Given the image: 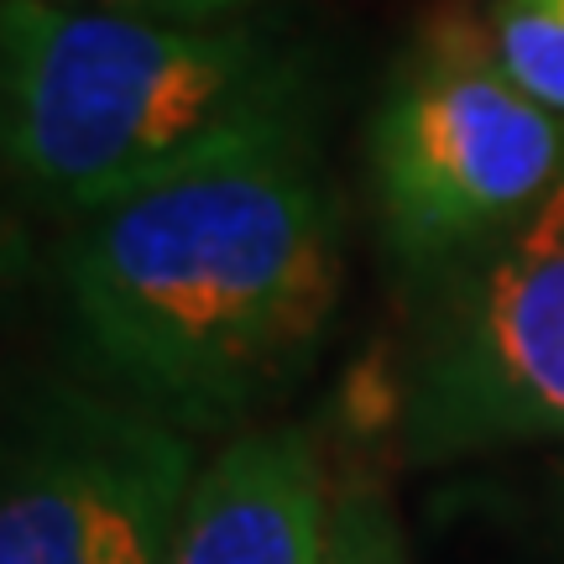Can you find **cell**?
<instances>
[{
  "instance_id": "cell-1",
  "label": "cell",
  "mask_w": 564,
  "mask_h": 564,
  "mask_svg": "<svg viewBox=\"0 0 564 564\" xmlns=\"http://www.w3.org/2000/svg\"><path fill=\"white\" fill-rule=\"evenodd\" d=\"M63 288L131 403L183 434L251 419L308 366L340 299V220L308 137L84 215Z\"/></svg>"
},
{
  "instance_id": "cell-2",
  "label": "cell",
  "mask_w": 564,
  "mask_h": 564,
  "mask_svg": "<svg viewBox=\"0 0 564 564\" xmlns=\"http://www.w3.org/2000/svg\"><path fill=\"white\" fill-rule=\"evenodd\" d=\"M0 47L6 158L74 215L308 137V58L257 17L167 26L6 0Z\"/></svg>"
},
{
  "instance_id": "cell-3",
  "label": "cell",
  "mask_w": 564,
  "mask_h": 564,
  "mask_svg": "<svg viewBox=\"0 0 564 564\" xmlns=\"http://www.w3.org/2000/svg\"><path fill=\"white\" fill-rule=\"evenodd\" d=\"M371 167L387 236L408 257H460L564 183V116L507 74L481 21H440L398 68Z\"/></svg>"
},
{
  "instance_id": "cell-4",
  "label": "cell",
  "mask_w": 564,
  "mask_h": 564,
  "mask_svg": "<svg viewBox=\"0 0 564 564\" xmlns=\"http://www.w3.org/2000/svg\"><path fill=\"white\" fill-rule=\"evenodd\" d=\"M564 444V183L460 251L403 387L413 465Z\"/></svg>"
},
{
  "instance_id": "cell-5",
  "label": "cell",
  "mask_w": 564,
  "mask_h": 564,
  "mask_svg": "<svg viewBox=\"0 0 564 564\" xmlns=\"http://www.w3.org/2000/svg\"><path fill=\"white\" fill-rule=\"evenodd\" d=\"M199 470L162 413L53 387L6 444L0 564H167Z\"/></svg>"
},
{
  "instance_id": "cell-6",
  "label": "cell",
  "mask_w": 564,
  "mask_h": 564,
  "mask_svg": "<svg viewBox=\"0 0 564 564\" xmlns=\"http://www.w3.org/2000/svg\"><path fill=\"white\" fill-rule=\"evenodd\" d=\"M335 481L308 423L246 429L199 470L167 564H324Z\"/></svg>"
},
{
  "instance_id": "cell-7",
  "label": "cell",
  "mask_w": 564,
  "mask_h": 564,
  "mask_svg": "<svg viewBox=\"0 0 564 564\" xmlns=\"http://www.w3.org/2000/svg\"><path fill=\"white\" fill-rule=\"evenodd\" d=\"M481 26L507 74L564 116V0H491Z\"/></svg>"
},
{
  "instance_id": "cell-8",
  "label": "cell",
  "mask_w": 564,
  "mask_h": 564,
  "mask_svg": "<svg viewBox=\"0 0 564 564\" xmlns=\"http://www.w3.org/2000/svg\"><path fill=\"white\" fill-rule=\"evenodd\" d=\"M324 564H408V544L398 518L366 476L335 481V512H329V544Z\"/></svg>"
},
{
  "instance_id": "cell-9",
  "label": "cell",
  "mask_w": 564,
  "mask_h": 564,
  "mask_svg": "<svg viewBox=\"0 0 564 564\" xmlns=\"http://www.w3.org/2000/svg\"><path fill=\"white\" fill-rule=\"evenodd\" d=\"M79 11H110L131 21H167V26H220V21H246L262 0H58Z\"/></svg>"
},
{
  "instance_id": "cell-10",
  "label": "cell",
  "mask_w": 564,
  "mask_h": 564,
  "mask_svg": "<svg viewBox=\"0 0 564 564\" xmlns=\"http://www.w3.org/2000/svg\"><path fill=\"white\" fill-rule=\"evenodd\" d=\"M544 564H564V491H560V502H554V518H549V554H544Z\"/></svg>"
}]
</instances>
